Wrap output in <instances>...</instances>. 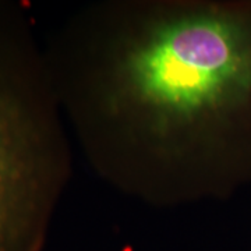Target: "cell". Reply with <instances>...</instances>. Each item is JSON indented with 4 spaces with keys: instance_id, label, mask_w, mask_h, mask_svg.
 <instances>
[{
    "instance_id": "cell-2",
    "label": "cell",
    "mask_w": 251,
    "mask_h": 251,
    "mask_svg": "<svg viewBox=\"0 0 251 251\" xmlns=\"http://www.w3.org/2000/svg\"><path fill=\"white\" fill-rule=\"evenodd\" d=\"M66 120L27 9L0 0V251H42L72 176Z\"/></svg>"
},
{
    "instance_id": "cell-1",
    "label": "cell",
    "mask_w": 251,
    "mask_h": 251,
    "mask_svg": "<svg viewBox=\"0 0 251 251\" xmlns=\"http://www.w3.org/2000/svg\"><path fill=\"white\" fill-rule=\"evenodd\" d=\"M100 179L156 208L251 184V0H99L45 46Z\"/></svg>"
}]
</instances>
